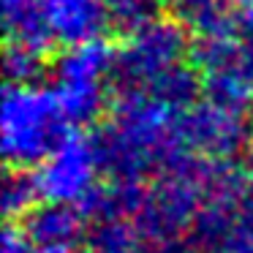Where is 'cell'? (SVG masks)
<instances>
[{"mask_svg":"<svg viewBox=\"0 0 253 253\" xmlns=\"http://www.w3.org/2000/svg\"><path fill=\"white\" fill-rule=\"evenodd\" d=\"M182 49H185V33L180 25L153 19L131 33L128 46L117 57V68L126 77H161L171 66H177Z\"/></svg>","mask_w":253,"mask_h":253,"instance_id":"cell-1","label":"cell"},{"mask_svg":"<svg viewBox=\"0 0 253 253\" xmlns=\"http://www.w3.org/2000/svg\"><path fill=\"white\" fill-rule=\"evenodd\" d=\"M44 8L52 36L71 46L95 41L109 22L104 0H44Z\"/></svg>","mask_w":253,"mask_h":253,"instance_id":"cell-2","label":"cell"},{"mask_svg":"<svg viewBox=\"0 0 253 253\" xmlns=\"http://www.w3.org/2000/svg\"><path fill=\"white\" fill-rule=\"evenodd\" d=\"M3 22L11 44L44 52V46L55 39L46 19L44 0H3Z\"/></svg>","mask_w":253,"mask_h":253,"instance_id":"cell-3","label":"cell"},{"mask_svg":"<svg viewBox=\"0 0 253 253\" xmlns=\"http://www.w3.org/2000/svg\"><path fill=\"white\" fill-rule=\"evenodd\" d=\"M180 19L193 25L199 36H215L234 30V11L226 0H164Z\"/></svg>","mask_w":253,"mask_h":253,"instance_id":"cell-4","label":"cell"},{"mask_svg":"<svg viewBox=\"0 0 253 253\" xmlns=\"http://www.w3.org/2000/svg\"><path fill=\"white\" fill-rule=\"evenodd\" d=\"M104 6L109 14V25L133 33L147 22L158 19L161 6H166V3L164 0H104Z\"/></svg>","mask_w":253,"mask_h":253,"instance_id":"cell-5","label":"cell"},{"mask_svg":"<svg viewBox=\"0 0 253 253\" xmlns=\"http://www.w3.org/2000/svg\"><path fill=\"white\" fill-rule=\"evenodd\" d=\"M39 55L41 49H33V46H22V44H11L8 46V55H6V66L8 74L17 79H25L36 71L39 66Z\"/></svg>","mask_w":253,"mask_h":253,"instance_id":"cell-6","label":"cell"},{"mask_svg":"<svg viewBox=\"0 0 253 253\" xmlns=\"http://www.w3.org/2000/svg\"><path fill=\"white\" fill-rule=\"evenodd\" d=\"M234 22L245 39L253 41V0H234Z\"/></svg>","mask_w":253,"mask_h":253,"instance_id":"cell-7","label":"cell"}]
</instances>
